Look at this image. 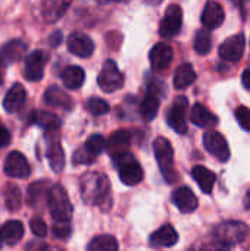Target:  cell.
Returning <instances> with one entry per match:
<instances>
[{
    "label": "cell",
    "instance_id": "1",
    "mask_svg": "<svg viewBox=\"0 0 250 251\" xmlns=\"http://www.w3.org/2000/svg\"><path fill=\"white\" fill-rule=\"evenodd\" d=\"M81 197L90 206H99L103 210L111 207V184L100 172H87L80 181Z\"/></svg>",
    "mask_w": 250,
    "mask_h": 251
},
{
    "label": "cell",
    "instance_id": "2",
    "mask_svg": "<svg viewBox=\"0 0 250 251\" xmlns=\"http://www.w3.org/2000/svg\"><path fill=\"white\" fill-rule=\"evenodd\" d=\"M249 234L250 229L243 222L228 221L217 226L214 237L221 249H233L237 244L245 243Z\"/></svg>",
    "mask_w": 250,
    "mask_h": 251
},
{
    "label": "cell",
    "instance_id": "3",
    "mask_svg": "<svg viewBox=\"0 0 250 251\" xmlns=\"http://www.w3.org/2000/svg\"><path fill=\"white\" fill-rule=\"evenodd\" d=\"M47 206L53 221H69L72 218V204L65 188L59 184L52 185L47 197Z\"/></svg>",
    "mask_w": 250,
    "mask_h": 251
},
{
    "label": "cell",
    "instance_id": "4",
    "mask_svg": "<svg viewBox=\"0 0 250 251\" xmlns=\"http://www.w3.org/2000/svg\"><path fill=\"white\" fill-rule=\"evenodd\" d=\"M153 151L164 178L168 182H174L177 179V172L174 169V150L171 143L164 137H158L153 141Z\"/></svg>",
    "mask_w": 250,
    "mask_h": 251
},
{
    "label": "cell",
    "instance_id": "5",
    "mask_svg": "<svg viewBox=\"0 0 250 251\" xmlns=\"http://www.w3.org/2000/svg\"><path fill=\"white\" fill-rule=\"evenodd\" d=\"M97 84L105 93H113L124 85V75L118 69L116 63L113 60H106L99 76Z\"/></svg>",
    "mask_w": 250,
    "mask_h": 251
},
{
    "label": "cell",
    "instance_id": "6",
    "mask_svg": "<svg viewBox=\"0 0 250 251\" xmlns=\"http://www.w3.org/2000/svg\"><path fill=\"white\" fill-rule=\"evenodd\" d=\"M113 160L119 166V178L125 185H137L143 181L144 172H143L140 163L136 162L133 159V156H130V153L125 156H121L118 159H113Z\"/></svg>",
    "mask_w": 250,
    "mask_h": 251
},
{
    "label": "cell",
    "instance_id": "7",
    "mask_svg": "<svg viewBox=\"0 0 250 251\" xmlns=\"http://www.w3.org/2000/svg\"><path fill=\"white\" fill-rule=\"evenodd\" d=\"M181 25H183V9L177 3H172L167 7L165 16L161 21L159 34L164 38H174L181 31Z\"/></svg>",
    "mask_w": 250,
    "mask_h": 251
},
{
    "label": "cell",
    "instance_id": "8",
    "mask_svg": "<svg viewBox=\"0 0 250 251\" xmlns=\"http://www.w3.org/2000/svg\"><path fill=\"white\" fill-rule=\"evenodd\" d=\"M187 109H189V101L186 97H178L174 104L171 106L168 115H167V121L169 124V126L178 132V134H186L187 132V122H186V115H187Z\"/></svg>",
    "mask_w": 250,
    "mask_h": 251
},
{
    "label": "cell",
    "instance_id": "9",
    "mask_svg": "<svg viewBox=\"0 0 250 251\" xmlns=\"http://www.w3.org/2000/svg\"><path fill=\"white\" fill-rule=\"evenodd\" d=\"M4 174L10 178L24 179L28 178L31 174V166L27 157L19 151H12L7 154L4 162Z\"/></svg>",
    "mask_w": 250,
    "mask_h": 251
},
{
    "label": "cell",
    "instance_id": "10",
    "mask_svg": "<svg viewBox=\"0 0 250 251\" xmlns=\"http://www.w3.org/2000/svg\"><path fill=\"white\" fill-rule=\"evenodd\" d=\"M245 47H246L245 35L243 34L233 35L220 46V56L227 62H239L245 53Z\"/></svg>",
    "mask_w": 250,
    "mask_h": 251
},
{
    "label": "cell",
    "instance_id": "11",
    "mask_svg": "<svg viewBox=\"0 0 250 251\" xmlns=\"http://www.w3.org/2000/svg\"><path fill=\"white\" fill-rule=\"evenodd\" d=\"M203 144L206 147V150L215 156L218 160L221 162H227L230 159V149H228V144L225 141V138L217 132V131H209L205 134L203 137Z\"/></svg>",
    "mask_w": 250,
    "mask_h": 251
},
{
    "label": "cell",
    "instance_id": "12",
    "mask_svg": "<svg viewBox=\"0 0 250 251\" xmlns=\"http://www.w3.org/2000/svg\"><path fill=\"white\" fill-rule=\"evenodd\" d=\"M149 59H150V65L153 68V71H165L169 68L172 59H174V51L172 47L167 43H158L152 47L150 53H149Z\"/></svg>",
    "mask_w": 250,
    "mask_h": 251
},
{
    "label": "cell",
    "instance_id": "13",
    "mask_svg": "<svg viewBox=\"0 0 250 251\" xmlns=\"http://www.w3.org/2000/svg\"><path fill=\"white\" fill-rule=\"evenodd\" d=\"M44 63H46V54L41 50H35L29 53L25 59L24 76L32 82L40 81L44 74Z\"/></svg>",
    "mask_w": 250,
    "mask_h": 251
},
{
    "label": "cell",
    "instance_id": "14",
    "mask_svg": "<svg viewBox=\"0 0 250 251\" xmlns=\"http://www.w3.org/2000/svg\"><path fill=\"white\" fill-rule=\"evenodd\" d=\"M68 50L78 57H90L94 51L93 40L84 32H72L66 40Z\"/></svg>",
    "mask_w": 250,
    "mask_h": 251
},
{
    "label": "cell",
    "instance_id": "15",
    "mask_svg": "<svg viewBox=\"0 0 250 251\" xmlns=\"http://www.w3.org/2000/svg\"><path fill=\"white\" fill-rule=\"evenodd\" d=\"M130 144H131V134L125 129L116 131L109 140H108V153L111 154L112 159H118L121 156L128 154L130 151Z\"/></svg>",
    "mask_w": 250,
    "mask_h": 251
},
{
    "label": "cell",
    "instance_id": "16",
    "mask_svg": "<svg viewBox=\"0 0 250 251\" xmlns=\"http://www.w3.org/2000/svg\"><path fill=\"white\" fill-rule=\"evenodd\" d=\"M27 50V44L22 40H10L0 50V66H9L18 62Z\"/></svg>",
    "mask_w": 250,
    "mask_h": 251
},
{
    "label": "cell",
    "instance_id": "17",
    "mask_svg": "<svg viewBox=\"0 0 250 251\" xmlns=\"http://www.w3.org/2000/svg\"><path fill=\"white\" fill-rule=\"evenodd\" d=\"M225 19V13L222 6L218 1H208L202 12V24L206 29H215L222 25Z\"/></svg>",
    "mask_w": 250,
    "mask_h": 251
},
{
    "label": "cell",
    "instance_id": "18",
    "mask_svg": "<svg viewBox=\"0 0 250 251\" xmlns=\"http://www.w3.org/2000/svg\"><path fill=\"white\" fill-rule=\"evenodd\" d=\"M172 201L181 213H192L197 209V199L189 187H180L172 194Z\"/></svg>",
    "mask_w": 250,
    "mask_h": 251
},
{
    "label": "cell",
    "instance_id": "19",
    "mask_svg": "<svg viewBox=\"0 0 250 251\" xmlns=\"http://www.w3.org/2000/svg\"><path fill=\"white\" fill-rule=\"evenodd\" d=\"M44 101L52 107H59L63 110H71L74 107L72 99L57 85H52L44 93Z\"/></svg>",
    "mask_w": 250,
    "mask_h": 251
},
{
    "label": "cell",
    "instance_id": "20",
    "mask_svg": "<svg viewBox=\"0 0 250 251\" xmlns=\"http://www.w3.org/2000/svg\"><path fill=\"white\" fill-rule=\"evenodd\" d=\"M25 99H27L25 88L21 84H13L3 99V107L7 113H13L24 106Z\"/></svg>",
    "mask_w": 250,
    "mask_h": 251
},
{
    "label": "cell",
    "instance_id": "21",
    "mask_svg": "<svg viewBox=\"0 0 250 251\" xmlns=\"http://www.w3.org/2000/svg\"><path fill=\"white\" fill-rule=\"evenodd\" d=\"M69 3L71 0H43L41 12L44 21L49 24L59 21L69 7Z\"/></svg>",
    "mask_w": 250,
    "mask_h": 251
},
{
    "label": "cell",
    "instance_id": "22",
    "mask_svg": "<svg viewBox=\"0 0 250 251\" xmlns=\"http://www.w3.org/2000/svg\"><path fill=\"white\" fill-rule=\"evenodd\" d=\"M29 121L35 125H38L40 128H43L44 131H47L49 134L57 132L60 128V119L50 112H44V110H34L31 113Z\"/></svg>",
    "mask_w": 250,
    "mask_h": 251
},
{
    "label": "cell",
    "instance_id": "23",
    "mask_svg": "<svg viewBox=\"0 0 250 251\" xmlns=\"http://www.w3.org/2000/svg\"><path fill=\"white\" fill-rule=\"evenodd\" d=\"M190 121L196 126H202V128L214 126V125L218 124V118L214 113H211L206 106H203L200 103H196L192 107V110H190Z\"/></svg>",
    "mask_w": 250,
    "mask_h": 251
},
{
    "label": "cell",
    "instance_id": "24",
    "mask_svg": "<svg viewBox=\"0 0 250 251\" xmlns=\"http://www.w3.org/2000/svg\"><path fill=\"white\" fill-rule=\"evenodd\" d=\"M150 241L158 247H172L178 241V234L172 225H164L150 235Z\"/></svg>",
    "mask_w": 250,
    "mask_h": 251
},
{
    "label": "cell",
    "instance_id": "25",
    "mask_svg": "<svg viewBox=\"0 0 250 251\" xmlns=\"http://www.w3.org/2000/svg\"><path fill=\"white\" fill-rule=\"evenodd\" d=\"M192 175L194 178V181L197 182L199 188L205 193V194H211L212 188L215 185V174L211 172L209 169H206L205 166H194L192 171Z\"/></svg>",
    "mask_w": 250,
    "mask_h": 251
},
{
    "label": "cell",
    "instance_id": "26",
    "mask_svg": "<svg viewBox=\"0 0 250 251\" xmlns=\"http://www.w3.org/2000/svg\"><path fill=\"white\" fill-rule=\"evenodd\" d=\"M60 78H62V82L66 88L78 90L84 84L85 74L80 66H68L66 69H63Z\"/></svg>",
    "mask_w": 250,
    "mask_h": 251
},
{
    "label": "cell",
    "instance_id": "27",
    "mask_svg": "<svg viewBox=\"0 0 250 251\" xmlns=\"http://www.w3.org/2000/svg\"><path fill=\"white\" fill-rule=\"evenodd\" d=\"M3 241L7 246H16L24 237V225L19 221H9L1 228Z\"/></svg>",
    "mask_w": 250,
    "mask_h": 251
},
{
    "label": "cell",
    "instance_id": "28",
    "mask_svg": "<svg viewBox=\"0 0 250 251\" xmlns=\"http://www.w3.org/2000/svg\"><path fill=\"white\" fill-rule=\"evenodd\" d=\"M196 81V72L194 68L190 63H183L178 66L174 75V85L178 90H184L189 85H192Z\"/></svg>",
    "mask_w": 250,
    "mask_h": 251
},
{
    "label": "cell",
    "instance_id": "29",
    "mask_svg": "<svg viewBox=\"0 0 250 251\" xmlns=\"http://www.w3.org/2000/svg\"><path fill=\"white\" fill-rule=\"evenodd\" d=\"M47 159L50 163V168L53 169V172L59 174L62 172L63 166H65V154L62 150V146L59 141H50L47 146Z\"/></svg>",
    "mask_w": 250,
    "mask_h": 251
},
{
    "label": "cell",
    "instance_id": "30",
    "mask_svg": "<svg viewBox=\"0 0 250 251\" xmlns=\"http://www.w3.org/2000/svg\"><path fill=\"white\" fill-rule=\"evenodd\" d=\"M159 104H161V100H159L158 94L150 90L144 96V99H143V101L140 104V113H141V116L146 121L155 119V116L158 115V110H159Z\"/></svg>",
    "mask_w": 250,
    "mask_h": 251
},
{
    "label": "cell",
    "instance_id": "31",
    "mask_svg": "<svg viewBox=\"0 0 250 251\" xmlns=\"http://www.w3.org/2000/svg\"><path fill=\"white\" fill-rule=\"evenodd\" d=\"M49 191H50V185L44 181H40V182H35L32 185H29L28 188V203L29 206H34L37 207L44 199L49 197Z\"/></svg>",
    "mask_w": 250,
    "mask_h": 251
},
{
    "label": "cell",
    "instance_id": "32",
    "mask_svg": "<svg viewBox=\"0 0 250 251\" xmlns=\"http://www.w3.org/2000/svg\"><path fill=\"white\" fill-rule=\"evenodd\" d=\"M90 251H116L118 243L112 235H100L91 240V243L87 246Z\"/></svg>",
    "mask_w": 250,
    "mask_h": 251
},
{
    "label": "cell",
    "instance_id": "33",
    "mask_svg": "<svg viewBox=\"0 0 250 251\" xmlns=\"http://www.w3.org/2000/svg\"><path fill=\"white\" fill-rule=\"evenodd\" d=\"M212 49V37L208 29H202L194 37V50L199 54H208Z\"/></svg>",
    "mask_w": 250,
    "mask_h": 251
},
{
    "label": "cell",
    "instance_id": "34",
    "mask_svg": "<svg viewBox=\"0 0 250 251\" xmlns=\"http://www.w3.org/2000/svg\"><path fill=\"white\" fill-rule=\"evenodd\" d=\"M4 201L9 210H18L21 207V190L16 185L9 184L4 190Z\"/></svg>",
    "mask_w": 250,
    "mask_h": 251
},
{
    "label": "cell",
    "instance_id": "35",
    "mask_svg": "<svg viewBox=\"0 0 250 251\" xmlns=\"http://www.w3.org/2000/svg\"><path fill=\"white\" fill-rule=\"evenodd\" d=\"M84 147H85V150H87L90 154H93V156L96 157V156H99L100 153H103V151L106 150L108 141H106L102 135L94 134V135H91V137L87 138Z\"/></svg>",
    "mask_w": 250,
    "mask_h": 251
},
{
    "label": "cell",
    "instance_id": "36",
    "mask_svg": "<svg viewBox=\"0 0 250 251\" xmlns=\"http://www.w3.org/2000/svg\"><path fill=\"white\" fill-rule=\"evenodd\" d=\"M87 109L93 115L100 116V115H106L109 112V104L105 100L99 99V97H91V99L87 100Z\"/></svg>",
    "mask_w": 250,
    "mask_h": 251
},
{
    "label": "cell",
    "instance_id": "37",
    "mask_svg": "<svg viewBox=\"0 0 250 251\" xmlns=\"http://www.w3.org/2000/svg\"><path fill=\"white\" fill-rule=\"evenodd\" d=\"M71 222L69 221H55L53 235L59 240H68L71 235Z\"/></svg>",
    "mask_w": 250,
    "mask_h": 251
},
{
    "label": "cell",
    "instance_id": "38",
    "mask_svg": "<svg viewBox=\"0 0 250 251\" xmlns=\"http://www.w3.org/2000/svg\"><path fill=\"white\" fill-rule=\"evenodd\" d=\"M236 119L239 121L240 126L246 131H250V109L246 106H239L236 109Z\"/></svg>",
    "mask_w": 250,
    "mask_h": 251
},
{
    "label": "cell",
    "instance_id": "39",
    "mask_svg": "<svg viewBox=\"0 0 250 251\" xmlns=\"http://www.w3.org/2000/svg\"><path fill=\"white\" fill-rule=\"evenodd\" d=\"M29 226H31V232L38 237V238H44L47 235V226L44 224V221L41 218H32L31 222H29Z\"/></svg>",
    "mask_w": 250,
    "mask_h": 251
},
{
    "label": "cell",
    "instance_id": "40",
    "mask_svg": "<svg viewBox=\"0 0 250 251\" xmlns=\"http://www.w3.org/2000/svg\"><path fill=\"white\" fill-rule=\"evenodd\" d=\"M72 162H74V165H90V163L94 162V156L90 154L85 150V147H83V149L75 151V154L72 157Z\"/></svg>",
    "mask_w": 250,
    "mask_h": 251
},
{
    "label": "cell",
    "instance_id": "41",
    "mask_svg": "<svg viewBox=\"0 0 250 251\" xmlns=\"http://www.w3.org/2000/svg\"><path fill=\"white\" fill-rule=\"evenodd\" d=\"M10 143V132L7 128L0 126V149L6 147Z\"/></svg>",
    "mask_w": 250,
    "mask_h": 251
},
{
    "label": "cell",
    "instance_id": "42",
    "mask_svg": "<svg viewBox=\"0 0 250 251\" xmlns=\"http://www.w3.org/2000/svg\"><path fill=\"white\" fill-rule=\"evenodd\" d=\"M240 10L245 21L250 19V0H240Z\"/></svg>",
    "mask_w": 250,
    "mask_h": 251
},
{
    "label": "cell",
    "instance_id": "43",
    "mask_svg": "<svg viewBox=\"0 0 250 251\" xmlns=\"http://www.w3.org/2000/svg\"><path fill=\"white\" fill-rule=\"evenodd\" d=\"M60 43H62V32H60V31H55V32L50 35V46L57 47Z\"/></svg>",
    "mask_w": 250,
    "mask_h": 251
},
{
    "label": "cell",
    "instance_id": "44",
    "mask_svg": "<svg viewBox=\"0 0 250 251\" xmlns=\"http://www.w3.org/2000/svg\"><path fill=\"white\" fill-rule=\"evenodd\" d=\"M242 84H243V87L248 91H250V69H246L243 72V75H242Z\"/></svg>",
    "mask_w": 250,
    "mask_h": 251
},
{
    "label": "cell",
    "instance_id": "45",
    "mask_svg": "<svg viewBox=\"0 0 250 251\" xmlns=\"http://www.w3.org/2000/svg\"><path fill=\"white\" fill-rule=\"evenodd\" d=\"M243 204H245V209H250V190L246 191V194H245V200H243Z\"/></svg>",
    "mask_w": 250,
    "mask_h": 251
},
{
    "label": "cell",
    "instance_id": "46",
    "mask_svg": "<svg viewBox=\"0 0 250 251\" xmlns=\"http://www.w3.org/2000/svg\"><path fill=\"white\" fill-rule=\"evenodd\" d=\"M100 4H108V3H116V1H122V0H97Z\"/></svg>",
    "mask_w": 250,
    "mask_h": 251
},
{
    "label": "cell",
    "instance_id": "47",
    "mask_svg": "<svg viewBox=\"0 0 250 251\" xmlns=\"http://www.w3.org/2000/svg\"><path fill=\"white\" fill-rule=\"evenodd\" d=\"M146 1H147V3H152V4H153V3H159L161 0H146Z\"/></svg>",
    "mask_w": 250,
    "mask_h": 251
},
{
    "label": "cell",
    "instance_id": "48",
    "mask_svg": "<svg viewBox=\"0 0 250 251\" xmlns=\"http://www.w3.org/2000/svg\"><path fill=\"white\" fill-rule=\"evenodd\" d=\"M4 241H3V237H1V229H0V247H1V244H3Z\"/></svg>",
    "mask_w": 250,
    "mask_h": 251
}]
</instances>
